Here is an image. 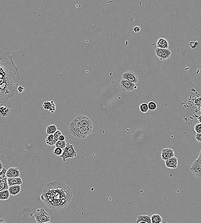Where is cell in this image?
<instances>
[{
    "instance_id": "cell-15",
    "label": "cell",
    "mask_w": 201,
    "mask_h": 223,
    "mask_svg": "<svg viewBox=\"0 0 201 223\" xmlns=\"http://www.w3.org/2000/svg\"><path fill=\"white\" fill-rule=\"evenodd\" d=\"M136 223H152L151 216L149 215H141L138 216Z\"/></svg>"
},
{
    "instance_id": "cell-28",
    "label": "cell",
    "mask_w": 201,
    "mask_h": 223,
    "mask_svg": "<svg viewBox=\"0 0 201 223\" xmlns=\"http://www.w3.org/2000/svg\"><path fill=\"white\" fill-rule=\"evenodd\" d=\"M52 106V101L48 102H44L43 105L44 109L46 110L49 111Z\"/></svg>"
},
{
    "instance_id": "cell-21",
    "label": "cell",
    "mask_w": 201,
    "mask_h": 223,
    "mask_svg": "<svg viewBox=\"0 0 201 223\" xmlns=\"http://www.w3.org/2000/svg\"><path fill=\"white\" fill-rule=\"evenodd\" d=\"M57 128L55 124H52L47 126L46 128V133L49 134H54L57 131Z\"/></svg>"
},
{
    "instance_id": "cell-9",
    "label": "cell",
    "mask_w": 201,
    "mask_h": 223,
    "mask_svg": "<svg viewBox=\"0 0 201 223\" xmlns=\"http://www.w3.org/2000/svg\"><path fill=\"white\" fill-rule=\"evenodd\" d=\"M175 156L174 151L169 148H166L162 150L161 153V158L165 160Z\"/></svg>"
},
{
    "instance_id": "cell-33",
    "label": "cell",
    "mask_w": 201,
    "mask_h": 223,
    "mask_svg": "<svg viewBox=\"0 0 201 223\" xmlns=\"http://www.w3.org/2000/svg\"><path fill=\"white\" fill-rule=\"evenodd\" d=\"M55 110H56L55 104V103H54V102L53 101H52V107H51V109H50V110H49V111H50V112H51V113H54V112L55 111Z\"/></svg>"
},
{
    "instance_id": "cell-35",
    "label": "cell",
    "mask_w": 201,
    "mask_h": 223,
    "mask_svg": "<svg viewBox=\"0 0 201 223\" xmlns=\"http://www.w3.org/2000/svg\"><path fill=\"white\" fill-rule=\"evenodd\" d=\"M133 31H134L135 33H138V32H139L140 31L141 28L139 26H136L133 28Z\"/></svg>"
},
{
    "instance_id": "cell-12",
    "label": "cell",
    "mask_w": 201,
    "mask_h": 223,
    "mask_svg": "<svg viewBox=\"0 0 201 223\" xmlns=\"http://www.w3.org/2000/svg\"><path fill=\"white\" fill-rule=\"evenodd\" d=\"M64 150L70 155L71 158H73L77 155V152L75 150L73 145V144H70L69 143H67L66 147Z\"/></svg>"
},
{
    "instance_id": "cell-7",
    "label": "cell",
    "mask_w": 201,
    "mask_h": 223,
    "mask_svg": "<svg viewBox=\"0 0 201 223\" xmlns=\"http://www.w3.org/2000/svg\"><path fill=\"white\" fill-rule=\"evenodd\" d=\"M120 86L123 91L129 92L134 91L137 88L136 84L131 83L123 79L121 81Z\"/></svg>"
},
{
    "instance_id": "cell-23",
    "label": "cell",
    "mask_w": 201,
    "mask_h": 223,
    "mask_svg": "<svg viewBox=\"0 0 201 223\" xmlns=\"http://www.w3.org/2000/svg\"><path fill=\"white\" fill-rule=\"evenodd\" d=\"M9 109L5 106H1L0 108V115L2 117H5L8 115Z\"/></svg>"
},
{
    "instance_id": "cell-25",
    "label": "cell",
    "mask_w": 201,
    "mask_h": 223,
    "mask_svg": "<svg viewBox=\"0 0 201 223\" xmlns=\"http://www.w3.org/2000/svg\"><path fill=\"white\" fill-rule=\"evenodd\" d=\"M67 143L66 141L58 140L56 143L55 146L56 147H59L63 150L66 147Z\"/></svg>"
},
{
    "instance_id": "cell-41",
    "label": "cell",
    "mask_w": 201,
    "mask_h": 223,
    "mask_svg": "<svg viewBox=\"0 0 201 223\" xmlns=\"http://www.w3.org/2000/svg\"><path fill=\"white\" fill-rule=\"evenodd\" d=\"M200 112H201V106H200Z\"/></svg>"
},
{
    "instance_id": "cell-2",
    "label": "cell",
    "mask_w": 201,
    "mask_h": 223,
    "mask_svg": "<svg viewBox=\"0 0 201 223\" xmlns=\"http://www.w3.org/2000/svg\"><path fill=\"white\" fill-rule=\"evenodd\" d=\"M73 193L70 187L56 181L46 185L41 199L47 207L54 211L65 209L71 202Z\"/></svg>"
},
{
    "instance_id": "cell-1",
    "label": "cell",
    "mask_w": 201,
    "mask_h": 223,
    "mask_svg": "<svg viewBox=\"0 0 201 223\" xmlns=\"http://www.w3.org/2000/svg\"><path fill=\"white\" fill-rule=\"evenodd\" d=\"M10 52L0 49V103L5 104L16 94L20 79L19 67Z\"/></svg>"
},
{
    "instance_id": "cell-17",
    "label": "cell",
    "mask_w": 201,
    "mask_h": 223,
    "mask_svg": "<svg viewBox=\"0 0 201 223\" xmlns=\"http://www.w3.org/2000/svg\"><path fill=\"white\" fill-rule=\"evenodd\" d=\"M57 141L54 137V134H49L46 139V143L49 146H55Z\"/></svg>"
},
{
    "instance_id": "cell-42",
    "label": "cell",
    "mask_w": 201,
    "mask_h": 223,
    "mask_svg": "<svg viewBox=\"0 0 201 223\" xmlns=\"http://www.w3.org/2000/svg\"></svg>"
},
{
    "instance_id": "cell-39",
    "label": "cell",
    "mask_w": 201,
    "mask_h": 223,
    "mask_svg": "<svg viewBox=\"0 0 201 223\" xmlns=\"http://www.w3.org/2000/svg\"><path fill=\"white\" fill-rule=\"evenodd\" d=\"M197 120L201 123V115H198L197 117Z\"/></svg>"
},
{
    "instance_id": "cell-19",
    "label": "cell",
    "mask_w": 201,
    "mask_h": 223,
    "mask_svg": "<svg viewBox=\"0 0 201 223\" xmlns=\"http://www.w3.org/2000/svg\"><path fill=\"white\" fill-rule=\"evenodd\" d=\"M171 55H172V52H171V50H169L168 49H164L163 55H162V57L159 60H167L170 58Z\"/></svg>"
},
{
    "instance_id": "cell-32",
    "label": "cell",
    "mask_w": 201,
    "mask_h": 223,
    "mask_svg": "<svg viewBox=\"0 0 201 223\" xmlns=\"http://www.w3.org/2000/svg\"><path fill=\"white\" fill-rule=\"evenodd\" d=\"M62 134V133L61 132V131H59L58 130L54 134V137H55V139L57 141L59 140V137Z\"/></svg>"
},
{
    "instance_id": "cell-16",
    "label": "cell",
    "mask_w": 201,
    "mask_h": 223,
    "mask_svg": "<svg viewBox=\"0 0 201 223\" xmlns=\"http://www.w3.org/2000/svg\"><path fill=\"white\" fill-rule=\"evenodd\" d=\"M21 185H16L10 186L8 189L9 192L11 195L16 196L19 194L21 191Z\"/></svg>"
},
{
    "instance_id": "cell-29",
    "label": "cell",
    "mask_w": 201,
    "mask_h": 223,
    "mask_svg": "<svg viewBox=\"0 0 201 223\" xmlns=\"http://www.w3.org/2000/svg\"><path fill=\"white\" fill-rule=\"evenodd\" d=\"M149 110L150 111H154L157 108V105L153 101H150L148 103Z\"/></svg>"
},
{
    "instance_id": "cell-38",
    "label": "cell",
    "mask_w": 201,
    "mask_h": 223,
    "mask_svg": "<svg viewBox=\"0 0 201 223\" xmlns=\"http://www.w3.org/2000/svg\"><path fill=\"white\" fill-rule=\"evenodd\" d=\"M0 163H1V167H0V172H1L3 169V165L1 161H0Z\"/></svg>"
},
{
    "instance_id": "cell-37",
    "label": "cell",
    "mask_w": 201,
    "mask_h": 223,
    "mask_svg": "<svg viewBox=\"0 0 201 223\" xmlns=\"http://www.w3.org/2000/svg\"><path fill=\"white\" fill-rule=\"evenodd\" d=\"M65 137L64 135H63V134H62V135H61L60 137H59V140L65 141Z\"/></svg>"
},
{
    "instance_id": "cell-24",
    "label": "cell",
    "mask_w": 201,
    "mask_h": 223,
    "mask_svg": "<svg viewBox=\"0 0 201 223\" xmlns=\"http://www.w3.org/2000/svg\"><path fill=\"white\" fill-rule=\"evenodd\" d=\"M139 110L141 113H146L149 110L148 104L146 103H142L139 106Z\"/></svg>"
},
{
    "instance_id": "cell-11",
    "label": "cell",
    "mask_w": 201,
    "mask_h": 223,
    "mask_svg": "<svg viewBox=\"0 0 201 223\" xmlns=\"http://www.w3.org/2000/svg\"><path fill=\"white\" fill-rule=\"evenodd\" d=\"M20 175L19 170L17 168L10 167L8 169L7 172V176L8 178L18 177Z\"/></svg>"
},
{
    "instance_id": "cell-14",
    "label": "cell",
    "mask_w": 201,
    "mask_h": 223,
    "mask_svg": "<svg viewBox=\"0 0 201 223\" xmlns=\"http://www.w3.org/2000/svg\"><path fill=\"white\" fill-rule=\"evenodd\" d=\"M169 43L168 41L164 38H160L158 40L157 43V47L161 49H168Z\"/></svg>"
},
{
    "instance_id": "cell-30",
    "label": "cell",
    "mask_w": 201,
    "mask_h": 223,
    "mask_svg": "<svg viewBox=\"0 0 201 223\" xmlns=\"http://www.w3.org/2000/svg\"><path fill=\"white\" fill-rule=\"evenodd\" d=\"M64 150L59 147H56L54 149V154L56 156H60L62 154Z\"/></svg>"
},
{
    "instance_id": "cell-36",
    "label": "cell",
    "mask_w": 201,
    "mask_h": 223,
    "mask_svg": "<svg viewBox=\"0 0 201 223\" xmlns=\"http://www.w3.org/2000/svg\"><path fill=\"white\" fill-rule=\"evenodd\" d=\"M24 90V88L21 86H19L18 88L17 91L19 93L22 92Z\"/></svg>"
},
{
    "instance_id": "cell-6",
    "label": "cell",
    "mask_w": 201,
    "mask_h": 223,
    "mask_svg": "<svg viewBox=\"0 0 201 223\" xmlns=\"http://www.w3.org/2000/svg\"><path fill=\"white\" fill-rule=\"evenodd\" d=\"M190 170L192 172L193 175L196 177L201 178V160L197 158V159L193 161Z\"/></svg>"
},
{
    "instance_id": "cell-31",
    "label": "cell",
    "mask_w": 201,
    "mask_h": 223,
    "mask_svg": "<svg viewBox=\"0 0 201 223\" xmlns=\"http://www.w3.org/2000/svg\"><path fill=\"white\" fill-rule=\"evenodd\" d=\"M194 131L196 132V133H201V123L196 124L194 126Z\"/></svg>"
},
{
    "instance_id": "cell-5",
    "label": "cell",
    "mask_w": 201,
    "mask_h": 223,
    "mask_svg": "<svg viewBox=\"0 0 201 223\" xmlns=\"http://www.w3.org/2000/svg\"><path fill=\"white\" fill-rule=\"evenodd\" d=\"M34 216L37 223H50V215L44 208L37 209Z\"/></svg>"
},
{
    "instance_id": "cell-34",
    "label": "cell",
    "mask_w": 201,
    "mask_h": 223,
    "mask_svg": "<svg viewBox=\"0 0 201 223\" xmlns=\"http://www.w3.org/2000/svg\"><path fill=\"white\" fill-rule=\"evenodd\" d=\"M195 138L196 140L199 142H201V133H196L195 136Z\"/></svg>"
},
{
    "instance_id": "cell-4",
    "label": "cell",
    "mask_w": 201,
    "mask_h": 223,
    "mask_svg": "<svg viewBox=\"0 0 201 223\" xmlns=\"http://www.w3.org/2000/svg\"><path fill=\"white\" fill-rule=\"evenodd\" d=\"M93 128L90 127H82L77 129H69L70 134L74 137L79 139L86 138L92 131Z\"/></svg>"
},
{
    "instance_id": "cell-13",
    "label": "cell",
    "mask_w": 201,
    "mask_h": 223,
    "mask_svg": "<svg viewBox=\"0 0 201 223\" xmlns=\"http://www.w3.org/2000/svg\"><path fill=\"white\" fill-rule=\"evenodd\" d=\"M8 182L9 187L16 185H21L23 183L22 179L19 177L8 178Z\"/></svg>"
},
{
    "instance_id": "cell-26",
    "label": "cell",
    "mask_w": 201,
    "mask_h": 223,
    "mask_svg": "<svg viewBox=\"0 0 201 223\" xmlns=\"http://www.w3.org/2000/svg\"><path fill=\"white\" fill-rule=\"evenodd\" d=\"M8 170L3 168L0 174V180L8 181V178L7 176V172Z\"/></svg>"
},
{
    "instance_id": "cell-3",
    "label": "cell",
    "mask_w": 201,
    "mask_h": 223,
    "mask_svg": "<svg viewBox=\"0 0 201 223\" xmlns=\"http://www.w3.org/2000/svg\"><path fill=\"white\" fill-rule=\"evenodd\" d=\"M85 127L93 128L92 122L87 116L79 115L71 121L69 129H77Z\"/></svg>"
},
{
    "instance_id": "cell-18",
    "label": "cell",
    "mask_w": 201,
    "mask_h": 223,
    "mask_svg": "<svg viewBox=\"0 0 201 223\" xmlns=\"http://www.w3.org/2000/svg\"><path fill=\"white\" fill-rule=\"evenodd\" d=\"M10 194L8 190L0 191V199L1 200H7L10 197Z\"/></svg>"
},
{
    "instance_id": "cell-40",
    "label": "cell",
    "mask_w": 201,
    "mask_h": 223,
    "mask_svg": "<svg viewBox=\"0 0 201 223\" xmlns=\"http://www.w3.org/2000/svg\"><path fill=\"white\" fill-rule=\"evenodd\" d=\"M198 158H199L201 160V150L200 152V154H199V157H198Z\"/></svg>"
},
{
    "instance_id": "cell-8",
    "label": "cell",
    "mask_w": 201,
    "mask_h": 223,
    "mask_svg": "<svg viewBox=\"0 0 201 223\" xmlns=\"http://www.w3.org/2000/svg\"><path fill=\"white\" fill-rule=\"evenodd\" d=\"M122 79L128 80L134 83H137L138 81V77L136 73L132 71H127L122 75Z\"/></svg>"
},
{
    "instance_id": "cell-10",
    "label": "cell",
    "mask_w": 201,
    "mask_h": 223,
    "mask_svg": "<svg viewBox=\"0 0 201 223\" xmlns=\"http://www.w3.org/2000/svg\"><path fill=\"white\" fill-rule=\"evenodd\" d=\"M177 164H178V161H177V158L175 156L165 160L166 166L168 168H177Z\"/></svg>"
},
{
    "instance_id": "cell-22",
    "label": "cell",
    "mask_w": 201,
    "mask_h": 223,
    "mask_svg": "<svg viewBox=\"0 0 201 223\" xmlns=\"http://www.w3.org/2000/svg\"><path fill=\"white\" fill-rule=\"evenodd\" d=\"M9 187L8 181L0 180V191L8 190Z\"/></svg>"
},
{
    "instance_id": "cell-27",
    "label": "cell",
    "mask_w": 201,
    "mask_h": 223,
    "mask_svg": "<svg viewBox=\"0 0 201 223\" xmlns=\"http://www.w3.org/2000/svg\"><path fill=\"white\" fill-rule=\"evenodd\" d=\"M164 49H161L157 47L156 49L155 50V55H156L158 58H159V59H160L161 57H162L163 52H164Z\"/></svg>"
},
{
    "instance_id": "cell-20",
    "label": "cell",
    "mask_w": 201,
    "mask_h": 223,
    "mask_svg": "<svg viewBox=\"0 0 201 223\" xmlns=\"http://www.w3.org/2000/svg\"><path fill=\"white\" fill-rule=\"evenodd\" d=\"M152 223H160L163 222V219L161 216L158 214H154L151 216Z\"/></svg>"
}]
</instances>
